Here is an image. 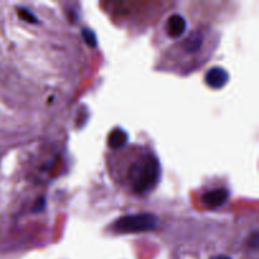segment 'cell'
<instances>
[{
	"mask_svg": "<svg viewBox=\"0 0 259 259\" xmlns=\"http://www.w3.org/2000/svg\"><path fill=\"white\" fill-rule=\"evenodd\" d=\"M18 15H19L20 18H22L23 20H27V22H30V23H35L37 22V19H35L34 14H33L30 10L28 9H24V8H20L19 10H18Z\"/></svg>",
	"mask_w": 259,
	"mask_h": 259,
	"instance_id": "9",
	"label": "cell"
},
{
	"mask_svg": "<svg viewBox=\"0 0 259 259\" xmlns=\"http://www.w3.org/2000/svg\"><path fill=\"white\" fill-rule=\"evenodd\" d=\"M211 259H232V258L224 254H219V255H214V257H211Z\"/></svg>",
	"mask_w": 259,
	"mask_h": 259,
	"instance_id": "10",
	"label": "cell"
},
{
	"mask_svg": "<svg viewBox=\"0 0 259 259\" xmlns=\"http://www.w3.org/2000/svg\"><path fill=\"white\" fill-rule=\"evenodd\" d=\"M82 37L83 39H85V42L88 43L90 47H96V45H98V40H96V35L95 33L93 32L91 29H86V28H83L82 29Z\"/></svg>",
	"mask_w": 259,
	"mask_h": 259,
	"instance_id": "8",
	"label": "cell"
},
{
	"mask_svg": "<svg viewBox=\"0 0 259 259\" xmlns=\"http://www.w3.org/2000/svg\"><path fill=\"white\" fill-rule=\"evenodd\" d=\"M228 199H229V191L224 187L210 190V191L205 192L201 197L202 204L209 209H218V207L223 206Z\"/></svg>",
	"mask_w": 259,
	"mask_h": 259,
	"instance_id": "3",
	"label": "cell"
},
{
	"mask_svg": "<svg viewBox=\"0 0 259 259\" xmlns=\"http://www.w3.org/2000/svg\"><path fill=\"white\" fill-rule=\"evenodd\" d=\"M128 142V134L123 129H114L108 137V146L111 149H119Z\"/></svg>",
	"mask_w": 259,
	"mask_h": 259,
	"instance_id": "7",
	"label": "cell"
},
{
	"mask_svg": "<svg viewBox=\"0 0 259 259\" xmlns=\"http://www.w3.org/2000/svg\"><path fill=\"white\" fill-rule=\"evenodd\" d=\"M229 80V73L222 67H212L205 75V81L206 85L211 89H222L223 86L227 85Z\"/></svg>",
	"mask_w": 259,
	"mask_h": 259,
	"instance_id": "5",
	"label": "cell"
},
{
	"mask_svg": "<svg viewBox=\"0 0 259 259\" xmlns=\"http://www.w3.org/2000/svg\"><path fill=\"white\" fill-rule=\"evenodd\" d=\"M159 179V163L151 152L138 154L126 167L125 180L129 189L136 194L148 192Z\"/></svg>",
	"mask_w": 259,
	"mask_h": 259,
	"instance_id": "1",
	"label": "cell"
},
{
	"mask_svg": "<svg viewBox=\"0 0 259 259\" xmlns=\"http://www.w3.org/2000/svg\"><path fill=\"white\" fill-rule=\"evenodd\" d=\"M204 39L205 38L201 30H194V32L190 33V34L185 38L184 42H182V51L189 53V55L197 53L201 50L202 45H204Z\"/></svg>",
	"mask_w": 259,
	"mask_h": 259,
	"instance_id": "6",
	"label": "cell"
},
{
	"mask_svg": "<svg viewBox=\"0 0 259 259\" xmlns=\"http://www.w3.org/2000/svg\"><path fill=\"white\" fill-rule=\"evenodd\" d=\"M158 218L149 212L125 215L114 223V229L119 233L151 232L158 227Z\"/></svg>",
	"mask_w": 259,
	"mask_h": 259,
	"instance_id": "2",
	"label": "cell"
},
{
	"mask_svg": "<svg viewBox=\"0 0 259 259\" xmlns=\"http://www.w3.org/2000/svg\"><path fill=\"white\" fill-rule=\"evenodd\" d=\"M187 27V22L181 14L169 15L166 23V33L171 38H179L185 33Z\"/></svg>",
	"mask_w": 259,
	"mask_h": 259,
	"instance_id": "4",
	"label": "cell"
}]
</instances>
